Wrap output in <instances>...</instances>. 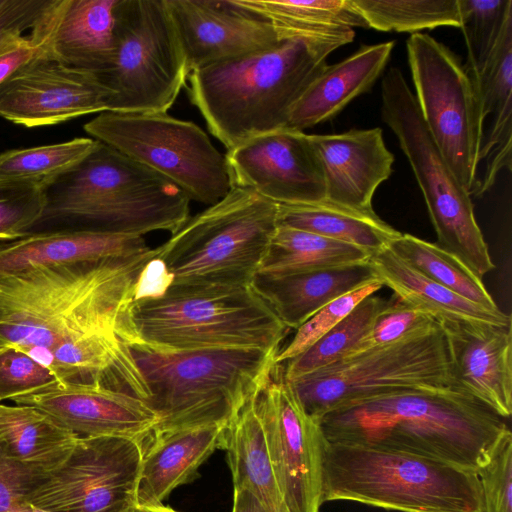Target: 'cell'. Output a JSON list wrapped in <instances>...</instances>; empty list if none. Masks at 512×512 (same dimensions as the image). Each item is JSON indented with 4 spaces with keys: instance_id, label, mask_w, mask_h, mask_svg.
I'll return each instance as SVG.
<instances>
[{
    "instance_id": "cell-1",
    "label": "cell",
    "mask_w": 512,
    "mask_h": 512,
    "mask_svg": "<svg viewBox=\"0 0 512 512\" xmlns=\"http://www.w3.org/2000/svg\"><path fill=\"white\" fill-rule=\"evenodd\" d=\"M156 248L127 258L39 267L0 278V348L39 362L58 345L93 337L128 342L126 315ZM129 344V343H128Z\"/></svg>"
},
{
    "instance_id": "cell-2",
    "label": "cell",
    "mask_w": 512,
    "mask_h": 512,
    "mask_svg": "<svg viewBox=\"0 0 512 512\" xmlns=\"http://www.w3.org/2000/svg\"><path fill=\"white\" fill-rule=\"evenodd\" d=\"M354 29L322 26L275 45L192 71L189 97L209 131L230 150L287 127L290 113Z\"/></svg>"
},
{
    "instance_id": "cell-3",
    "label": "cell",
    "mask_w": 512,
    "mask_h": 512,
    "mask_svg": "<svg viewBox=\"0 0 512 512\" xmlns=\"http://www.w3.org/2000/svg\"><path fill=\"white\" fill-rule=\"evenodd\" d=\"M319 423L331 443L414 454L476 473L511 432L505 418L458 390L382 394L335 409Z\"/></svg>"
},
{
    "instance_id": "cell-4",
    "label": "cell",
    "mask_w": 512,
    "mask_h": 512,
    "mask_svg": "<svg viewBox=\"0 0 512 512\" xmlns=\"http://www.w3.org/2000/svg\"><path fill=\"white\" fill-rule=\"evenodd\" d=\"M45 193L40 223L68 221L76 228L143 237L173 234L190 217L191 200L178 186L100 141Z\"/></svg>"
},
{
    "instance_id": "cell-5",
    "label": "cell",
    "mask_w": 512,
    "mask_h": 512,
    "mask_svg": "<svg viewBox=\"0 0 512 512\" xmlns=\"http://www.w3.org/2000/svg\"><path fill=\"white\" fill-rule=\"evenodd\" d=\"M130 350L144 381L155 430L227 425L267 385L279 349Z\"/></svg>"
},
{
    "instance_id": "cell-6",
    "label": "cell",
    "mask_w": 512,
    "mask_h": 512,
    "mask_svg": "<svg viewBox=\"0 0 512 512\" xmlns=\"http://www.w3.org/2000/svg\"><path fill=\"white\" fill-rule=\"evenodd\" d=\"M277 226L278 204L251 189L233 186L156 247V258L172 277L171 290L249 287Z\"/></svg>"
},
{
    "instance_id": "cell-7",
    "label": "cell",
    "mask_w": 512,
    "mask_h": 512,
    "mask_svg": "<svg viewBox=\"0 0 512 512\" xmlns=\"http://www.w3.org/2000/svg\"><path fill=\"white\" fill-rule=\"evenodd\" d=\"M337 500L400 512H483L476 472L414 454L326 440L322 502Z\"/></svg>"
},
{
    "instance_id": "cell-8",
    "label": "cell",
    "mask_w": 512,
    "mask_h": 512,
    "mask_svg": "<svg viewBox=\"0 0 512 512\" xmlns=\"http://www.w3.org/2000/svg\"><path fill=\"white\" fill-rule=\"evenodd\" d=\"M126 328L130 345L161 352L280 350L289 330L250 286L133 300Z\"/></svg>"
},
{
    "instance_id": "cell-9",
    "label": "cell",
    "mask_w": 512,
    "mask_h": 512,
    "mask_svg": "<svg viewBox=\"0 0 512 512\" xmlns=\"http://www.w3.org/2000/svg\"><path fill=\"white\" fill-rule=\"evenodd\" d=\"M383 121L396 135L424 196L437 245L482 278L495 266L477 224L471 196L436 146L415 95L397 67L381 83Z\"/></svg>"
},
{
    "instance_id": "cell-10",
    "label": "cell",
    "mask_w": 512,
    "mask_h": 512,
    "mask_svg": "<svg viewBox=\"0 0 512 512\" xmlns=\"http://www.w3.org/2000/svg\"><path fill=\"white\" fill-rule=\"evenodd\" d=\"M290 382L304 410L317 421L335 409L382 394L460 391L439 321L405 340L345 356Z\"/></svg>"
},
{
    "instance_id": "cell-11",
    "label": "cell",
    "mask_w": 512,
    "mask_h": 512,
    "mask_svg": "<svg viewBox=\"0 0 512 512\" xmlns=\"http://www.w3.org/2000/svg\"><path fill=\"white\" fill-rule=\"evenodd\" d=\"M188 76L164 0H117L113 60L96 75L112 94L110 112H166Z\"/></svg>"
},
{
    "instance_id": "cell-12",
    "label": "cell",
    "mask_w": 512,
    "mask_h": 512,
    "mask_svg": "<svg viewBox=\"0 0 512 512\" xmlns=\"http://www.w3.org/2000/svg\"><path fill=\"white\" fill-rule=\"evenodd\" d=\"M105 143L212 205L232 188L225 155L195 123L160 113L103 112L83 126Z\"/></svg>"
},
{
    "instance_id": "cell-13",
    "label": "cell",
    "mask_w": 512,
    "mask_h": 512,
    "mask_svg": "<svg viewBox=\"0 0 512 512\" xmlns=\"http://www.w3.org/2000/svg\"><path fill=\"white\" fill-rule=\"evenodd\" d=\"M406 46L423 121L456 178L472 196L484 140L474 84L460 59L430 35L413 33Z\"/></svg>"
},
{
    "instance_id": "cell-14",
    "label": "cell",
    "mask_w": 512,
    "mask_h": 512,
    "mask_svg": "<svg viewBox=\"0 0 512 512\" xmlns=\"http://www.w3.org/2000/svg\"><path fill=\"white\" fill-rule=\"evenodd\" d=\"M143 448L132 438L79 437L27 502L51 512H133Z\"/></svg>"
},
{
    "instance_id": "cell-15",
    "label": "cell",
    "mask_w": 512,
    "mask_h": 512,
    "mask_svg": "<svg viewBox=\"0 0 512 512\" xmlns=\"http://www.w3.org/2000/svg\"><path fill=\"white\" fill-rule=\"evenodd\" d=\"M274 475L289 512H320L326 439L277 366L255 398Z\"/></svg>"
},
{
    "instance_id": "cell-16",
    "label": "cell",
    "mask_w": 512,
    "mask_h": 512,
    "mask_svg": "<svg viewBox=\"0 0 512 512\" xmlns=\"http://www.w3.org/2000/svg\"><path fill=\"white\" fill-rule=\"evenodd\" d=\"M111 92L95 74L55 59H36L0 84V117L26 128L110 111Z\"/></svg>"
},
{
    "instance_id": "cell-17",
    "label": "cell",
    "mask_w": 512,
    "mask_h": 512,
    "mask_svg": "<svg viewBox=\"0 0 512 512\" xmlns=\"http://www.w3.org/2000/svg\"><path fill=\"white\" fill-rule=\"evenodd\" d=\"M232 187L248 188L278 205L325 199L321 166L307 134L291 128L252 138L225 154Z\"/></svg>"
},
{
    "instance_id": "cell-18",
    "label": "cell",
    "mask_w": 512,
    "mask_h": 512,
    "mask_svg": "<svg viewBox=\"0 0 512 512\" xmlns=\"http://www.w3.org/2000/svg\"><path fill=\"white\" fill-rule=\"evenodd\" d=\"M10 401L44 412L79 437H125L144 443L158 424L143 399L98 382L58 380Z\"/></svg>"
},
{
    "instance_id": "cell-19",
    "label": "cell",
    "mask_w": 512,
    "mask_h": 512,
    "mask_svg": "<svg viewBox=\"0 0 512 512\" xmlns=\"http://www.w3.org/2000/svg\"><path fill=\"white\" fill-rule=\"evenodd\" d=\"M189 74L199 68L260 51L280 39L269 22L232 0H164Z\"/></svg>"
},
{
    "instance_id": "cell-20",
    "label": "cell",
    "mask_w": 512,
    "mask_h": 512,
    "mask_svg": "<svg viewBox=\"0 0 512 512\" xmlns=\"http://www.w3.org/2000/svg\"><path fill=\"white\" fill-rule=\"evenodd\" d=\"M457 385L503 418L512 413V330L509 325L439 321Z\"/></svg>"
},
{
    "instance_id": "cell-21",
    "label": "cell",
    "mask_w": 512,
    "mask_h": 512,
    "mask_svg": "<svg viewBox=\"0 0 512 512\" xmlns=\"http://www.w3.org/2000/svg\"><path fill=\"white\" fill-rule=\"evenodd\" d=\"M307 136L323 172L325 199L372 210L373 195L391 175L394 163L382 130L376 127Z\"/></svg>"
},
{
    "instance_id": "cell-22",
    "label": "cell",
    "mask_w": 512,
    "mask_h": 512,
    "mask_svg": "<svg viewBox=\"0 0 512 512\" xmlns=\"http://www.w3.org/2000/svg\"><path fill=\"white\" fill-rule=\"evenodd\" d=\"M150 248L141 236L91 229L30 232L0 243V278L39 267L127 258Z\"/></svg>"
},
{
    "instance_id": "cell-23",
    "label": "cell",
    "mask_w": 512,
    "mask_h": 512,
    "mask_svg": "<svg viewBox=\"0 0 512 512\" xmlns=\"http://www.w3.org/2000/svg\"><path fill=\"white\" fill-rule=\"evenodd\" d=\"M225 426L207 424L153 431L147 448H143L137 507L160 506L177 486L194 479L201 464L220 448Z\"/></svg>"
},
{
    "instance_id": "cell-24",
    "label": "cell",
    "mask_w": 512,
    "mask_h": 512,
    "mask_svg": "<svg viewBox=\"0 0 512 512\" xmlns=\"http://www.w3.org/2000/svg\"><path fill=\"white\" fill-rule=\"evenodd\" d=\"M374 279L363 263L281 276L257 273L250 287L288 329L296 330L326 304Z\"/></svg>"
},
{
    "instance_id": "cell-25",
    "label": "cell",
    "mask_w": 512,
    "mask_h": 512,
    "mask_svg": "<svg viewBox=\"0 0 512 512\" xmlns=\"http://www.w3.org/2000/svg\"><path fill=\"white\" fill-rule=\"evenodd\" d=\"M394 41L362 45L346 59L327 65L293 107L287 128L303 131L337 115L370 90L385 69Z\"/></svg>"
},
{
    "instance_id": "cell-26",
    "label": "cell",
    "mask_w": 512,
    "mask_h": 512,
    "mask_svg": "<svg viewBox=\"0 0 512 512\" xmlns=\"http://www.w3.org/2000/svg\"><path fill=\"white\" fill-rule=\"evenodd\" d=\"M471 81L478 95L484 124L487 117L491 118L488 136L484 138L479 154V167L483 163L484 170L475 196H480L491 188L502 169L511 170L512 24L505 30L481 73Z\"/></svg>"
},
{
    "instance_id": "cell-27",
    "label": "cell",
    "mask_w": 512,
    "mask_h": 512,
    "mask_svg": "<svg viewBox=\"0 0 512 512\" xmlns=\"http://www.w3.org/2000/svg\"><path fill=\"white\" fill-rule=\"evenodd\" d=\"M373 275L394 296L438 321H469L495 325L511 324L509 314L475 304L444 286L425 277L399 258L389 247L370 255L368 261Z\"/></svg>"
},
{
    "instance_id": "cell-28",
    "label": "cell",
    "mask_w": 512,
    "mask_h": 512,
    "mask_svg": "<svg viewBox=\"0 0 512 512\" xmlns=\"http://www.w3.org/2000/svg\"><path fill=\"white\" fill-rule=\"evenodd\" d=\"M117 0H64L52 58L99 75L112 63Z\"/></svg>"
},
{
    "instance_id": "cell-29",
    "label": "cell",
    "mask_w": 512,
    "mask_h": 512,
    "mask_svg": "<svg viewBox=\"0 0 512 512\" xmlns=\"http://www.w3.org/2000/svg\"><path fill=\"white\" fill-rule=\"evenodd\" d=\"M255 398L224 427L220 448L227 453L234 489L249 490L267 512H289L271 465Z\"/></svg>"
},
{
    "instance_id": "cell-30",
    "label": "cell",
    "mask_w": 512,
    "mask_h": 512,
    "mask_svg": "<svg viewBox=\"0 0 512 512\" xmlns=\"http://www.w3.org/2000/svg\"><path fill=\"white\" fill-rule=\"evenodd\" d=\"M278 225L355 245L372 255L401 235L372 210H359L327 199L278 205Z\"/></svg>"
},
{
    "instance_id": "cell-31",
    "label": "cell",
    "mask_w": 512,
    "mask_h": 512,
    "mask_svg": "<svg viewBox=\"0 0 512 512\" xmlns=\"http://www.w3.org/2000/svg\"><path fill=\"white\" fill-rule=\"evenodd\" d=\"M0 438L13 458L47 474L69 456L79 436L32 406L0 403Z\"/></svg>"
},
{
    "instance_id": "cell-32",
    "label": "cell",
    "mask_w": 512,
    "mask_h": 512,
    "mask_svg": "<svg viewBox=\"0 0 512 512\" xmlns=\"http://www.w3.org/2000/svg\"><path fill=\"white\" fill-rule=\"evenodd\" d=\"M370 255L345 242L278 225L258 273L281 276L367 263Z\"/></svg>"
},
{
    "instance_id": "cell-33",
    "label": "cell",
    "mask_w": 512,
    "mask_h": 512,
    "mask_svg": "<svg viewBox=\"0 0 512 512\" xmlns=\"http://www.w3.org/2000/svg\"><path fill=\"white\" fill-rule=\"evenodd\" d=\"M394 254L430 280L487 309H499L482 278L436 243L401 233L388 246Z\"/></svg>"
},
{
    "instance_id": "cell-34",
    "label": "cell",
    "mask_w": 512,
    "mask_h": 512,
    "mask_svg": "<svg viewBox=\"0 0 512 512\" xmlns=\"http://www.w3.org/2000/svg\"><path fill=\"white\" fill-rule=\"evenodd\" d=\"M386 301L375 294L363 299L343 320L297 357L286 361L283 376L292 381L347 356L370 332Z\"/></svg>"
},
{
    "instance_id": "cell-35",
    "label": "cell",
    "mask_w": 512,
    "mask_h": 512,
    "mask_svg": "<svg viewBox=\"0 0 512 512\" xmlns=\"http://www.w3.org/2000/svg\"><path fill=\"white\" fill-rule=\"evenodd\" d=\"M90 137L0 153V182H25L47 188L75 167L97 145Z\"/></svg>"
},
{
    "instance_id": "cell-36",
    "label": "cell",
    "mask_w": 512,
    "mask_h": 512,
    "mask_svg": "<svg viewBox=\"0 0 512 512\" xmlns=\"http://www.w3.org/2000/svg\"><path fill=\"white\" fill-rule=\"evenodd\" d=\"M242 10L266 20L274 30L335 26L369 28L351 0H232Z\"/></svg>"
},
{
    "instance_id": "cell-37",
    "label": "cell",
    "mask_w": 512,
    "mask_h": 512,
    "mask_svg": "<svg viewBox=\"0 0 512 512\" xmlns=\"http://www.w3.org/2000/svg\"><path fill=\"white\" fill-rule=\"evenodd\" d=\"M369 28L417 33L440 26L459 27V0H351Z\"/></svg>"
},
{
    "instance_id": "cell-38",
    "label": "cell",
    "mask_w": 512,
    "mask_h": 512,
    "mask_svg": "<svg viewBox=\"0 0 512 512\" xmlns=\"http://www.w3.org/2000/svg\"><path fill=\"white\" fill-rule=\"evenodd\" d=\"M460 28L467 48L464 65L470 79L477 77L512 24V0H459Z\"/></svg>"
},
{
    "instance_id": "cell-39",
    "label": "cell",
    "mask_w": 512,
    "mask_h": 512,
    "mask_svg": "<svg viewBox=\"0 0 512 512\" xmlns=\"http://www.w3.org/2000/svg\"><path fill=\"white\" fill-rule=\"evenodd\" d=\"M382 287L383 284L376 278L323 306L296 329L290 342L279 350L276 364L281 365L306 351L343 320L363 299L375 294Z\"/></svg>"
},
{
    "instance_id": "cell-40",
    "label": "cell",
    "mask_w": 512,
    "mask_h": 512,
    "mask_svg": "<svg viewBox=\"0 0 512 512\" xmlns=\"http://www.w3.org/2000/svg\"><path fill=\"white\" fill-rule=\"evenodd\" d=\"M45 188L25 182H0V241H13L39 224L46 208Z\"/></svg>"
},
{
    "instance_id": "cell-41",
    "label": "cell",
    "mask_w": 512,
    "mask_h": 512,
    "mask_svg": "<svg viewBox=\"0 0 512 512\" xmlns=\"http://www.w3.org/2000/svg\"><path fill=\"white\" fill-rule=\"evenodd\" d=\"M63 2L50 0L30 31L0 47V84L34 60L52 58L51 48Z\"/></svg>"
},
{
    "instance_id": "cell-42",
    "label": "cell",
    "mask_w": 512,
    "mask_h": 512,
    "mask_svg": "<svg viewBox=\"0 0 512 512\" xmlns=\"http://www.w3.org/2000/svg\"><path fill=\"white\" fill-rule=\"evenodd\" d=\"M437 323L431 315L393 295L375 318L370 332L348 355L395 344Z\"/></svg>"
},
{
    "instance_id": "cell-43",
    "label": "cell",
    "mask_w": 512,
    "mask_h": 512,
    "mask_svg": "<svg viewBox=\"0 0 512 512\" xmlns=\"http://www.w3.org/2000/svg\"><path fill=\"white\" fill-rule=\"evenodd\" d=\"M58 380L50 368L23 350L16 347L0 348V403Z\"/></svg>"
},
{
    "instance_id": "cell-44",
    "label": "cell",
    "mask_w": 512,
    "mask_h": 512,
    "mask_svg": "<svg viewBox=\"0 0 512 512\" xmlns=\"http://www.w3.org/2000/svg\"><path fill=\"white\" fill-rule=\"evenodd\" d=\"M479 476L483 493V512H512V433L497 445Z\"/></svg>"
},
{
    "instance_id": "cell-45",
    "label": "cell",
    "mask_w": 512,
    "mask_h": 512,
    "mask_svg": "<svg viewBox=\"0 0 512 512\" xmlns=\"http://www.w3.org/2000/svg\"><path fill=\"white\" fill-rule=\"evenodd\" d=\"M45 475L13 458L0 438V512L27 502Z\"/></svg>"
},
{
    "instance_id": "cell-46",
    "label": "cell",
    "mask_w": 512,
    "mask_h": 512,
    "mask_svg": "<svg viewBox=\"0 0 512 512\" xmlns=\"http://www.w3.org/2000/svg\"><path fill=\"white\" fill-rule=\"evenodd\" d=\"M50 0H0V47L30 31Z\"/></svg>"
},
{
    "instance_id": "cell-47",
    "label": "cell",
    "mask_w": 512,
    "mask_h": 512,
    "mask_svg": "<svg viewBox=\"0 0 512 512\" xmlns=\"http://www.w3.org/2000/svg\"><path fill=\"white\" fill-rule=\"evenodd\" d=\"M171 283V275L155 255L143 268L138 278L133 300L160 297L166 293Z\"/></svg>"
},
{
    "instance_id": "cell-48",
    "label": "cell",
    "mask_w": 512,
    "mask_h": 512,
    "mask_svg": "<svg viewBox=\"0 0 512 512\" xmlns=\"http://www.w3.org/2000/svg\"><path fill=\"white\" fill-rule=\"evenodd\" d=\"M232 512H267L260 501L247 489H234Z\"/></svg>"
},
{
    "instance_id": "cell-49",
    "label": "cell",
    "mask_w": 512,
    "mask_h": 512,
    "mask_svg": "<svg viewBox=\"0 0 512 512\" xmlns=\"http://www.w3.org/2000/svg\"><path fill=\"white\" fill-rule=\"evenodd\" d=\"M2 512H51L45 509H42L38 506H35L29 502L22 503L20 505L14 506Z\"/></svg>"
},
{
    "instance_id": "cell-50",
    "label": "cell",
    "mask_w": 512,
    "mask_h": 512,
    "mask_svg": "<svg viewBox=\"0 0 512 512\" xmlns=\"http://www.w3.org/2000/svg\"><path fill=\"white\" fill-rule=\"evenodd\" d=\"M133 512H159L155 507L144 508V507H136Z\"/></svg>"
},
{
    "instance_id": "cell-51",
    "label": "cell",
    "mask_w": 512,
    "mask_h": 512,
    "mask_svg": "<svg viewBox=\"0 0 512 512\" xmlns=\"http://www.w3.org/2000/svg\"><path fill=\"white\" fill-rule=\"evenodd\" d=\"M151 508V507H150ZM159 512H177L176 510L166 507L163 504L155 507Z\"/></svg>"
}]
</instances>
